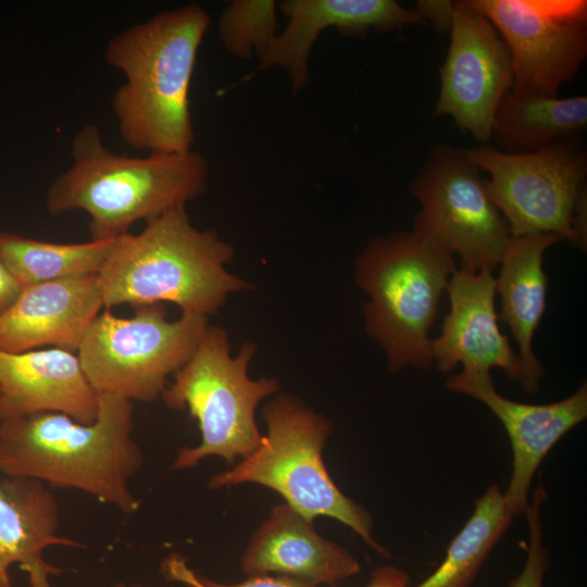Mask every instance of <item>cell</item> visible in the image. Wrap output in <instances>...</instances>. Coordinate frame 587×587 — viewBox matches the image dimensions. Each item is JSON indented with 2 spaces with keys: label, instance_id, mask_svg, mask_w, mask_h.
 Segmentation results:
<instances>
[{
  "label": "cell",
  "instance_id": "5bb4252c",
  "mask_svg": "<svg viewBox=\"0 0 587 587\" xmlns=\"http://www.w3.org/2000/svg\"><path fill=\"white\" fill-rule=\"evenodd\" d=\"M447 292L449 312L440 334L430 340L433 364L441 373H449L458 364L463 365L464 372L476 373L499 367L510 379L519 382V355L498 325L494 272H469L453 266Z\"/></svg>",
  "mask_w": 587,
  "mask_h": 587
},
{
  "label": "cell",
  "instance_id": "cb8c5ba5",
  "mask_svg": "<svg viewBox=\"0 0 587 587\" xmlns=\"http://www.w3.org/2000/svg\"><path fill=\"white\" fill-rule=\"evenodd\" d=\"M274 0H235L217 22L220 41L234 57L262 63L271 52L280 29Z\"/></svg>",
  "mask_w": 587,
  "mask_h": 587
},
{
  "label": "cell",
  "instance_id": "ffe728a7",
  "mask_svg": "<svg viewBox=\"0 0 587 587\" xmlns=\"http://www.w3.org/2000/svg\"><path fill=\"white\" fill-rule=\"evenodd\" d=\"M564 241L557 234L511 236L499 262L496 294L500 296L498 320L504 322L519 348V384L536 392L545 370L533 350V338L546 309L548 278L542 267L545 251Z\"/></svg>",
  "mask_w": 587,
  "mask_h": 587
},
{
  "label": "cell",
  "instance_id": "ba28073f",
  "mask_svg": "<svg viewBox=\"0 0 587 587\" xmlns=\"http://www.w3.org/2000/svg\"><path fill=\"white\" fill-rule=\"evenodd\" d=\"M208 326V317L200 315L168 321L163 303L137 307L130 317L105 309L76 352L99 396L151 402L190 359Z\"/></svg>",
  "mask_w": 587,
  "mask_h": 587
},
{
  "label": "cell",
  "instance_id": "484cf974",
  "mask_svg": "<svg viewBox=\"0 0 587 587\" xmlns=\"http://www.w3.org/2000/svg\"><path fill=\"white\" fill-rule=\"evenodd\" d=\"M161 573L167 580L178 583L183 587H319L277 575L249 576L237 584L220 583L191 569L187 560L179 554L166 557L161 564Z\"/></svg>",
  "mask_w": 587,
  "mask_h": 587
},
{
  "label": "cell",
  "instance_id": "4316f807",
  "mask_svg": "<svg viewBox=\"0 0 587 587\" xmlns=\"http://www.w3.org/2000/svg\"><path fill=\"white\" fill-rule=\"evenodd\" d=\"M423 20L439 33L450 32L453 21L454 1L419 0L413 9Z\"/></svg>",
  "mask_w": 587,
  "mask_h": 587
},
{
  "label": "cell",
  "instance_id": "44dd1931",
  "mask_svg": "<svg viewBox=\"0 0 587 587\" xmlns=\"http://www.w3.org/2000/svg\"><path fill=\"white\" fill-rule=\"evenodd\" d=\"M587 125V97H546L510 89L491 124L497 149L511 154L539 151L578 139Z\"/></svg>",
  "mask_w": 587,
  "mask_h": 587
},
{
  "label": "cell",
  "instance_id": "7402d4cb",
  "mask_svg": "<svg viewBox=\"0 0 587 587\" xmlns=\"http://www.w3.org/2000/svg\"><path fill=\"white\" fill-rule=\"evenodd\" d=\"M115 239L58 243L0 232V258L22 288L95 275L107 261Z\"/></svg>",
  "mask_w": 587,
  "mask_h": 587
},
{
  "label": "cell",
  "instance_id": "f546056e",
  "mask_svg": "<svg viewBox=\"0 0 587 587\" xmlns=\"http://www.w3.org/2000/svg\"><path fill=\"white\" fill-rule=\"evenodd\" d=\"M22 291V286L0 258V315L12 307Z\"/></svg>",
  "mask_w": 587,
  "mask_h": 587
},
{
  "label": "cell",
  "instance_id": "2e32d148",
  "mask_svg": "<svg viewBox=\"0 0 587 587\" xmlns=\"http://www.w3.org/2000/svg\"><path fill=\"white\" fill-rule=\"evenodd\" d=\"M57 412L83 424L96 421L99 395L76 351L62 348L0 351V422Z\"/></svg>",
  "mask_w": 587,
  "mask_h": 587
},
{
  "label": "cell",
  "instance_id": "d4e9b609",
  "mask_svg": "<svg viewBox=\"0 0 587 587\" xmlns=\"http://www.w3.org/2000/svg\"><path fill=\"white\" fill-rule=\"evenodd\" d=\"M541 479L535 487L532 501L524 512L528 524V544L526 561L522 571L510 583L509 587H544L545 574L549 567L550 555L542 544L541 507L547 499Z\"/></svg>",
  "mask_w": 587,
  "mask_h": 587
},
{
  "label": "cell",
  "instance_id": "8fae6325",
  "mask_svg": "<svg viewBox=\"0 0 587 587\" xmlns=\"http://www.w3.org/2000/svg\"><path fill=\"white\" fill-rule=\"evenodd\" d=\"M510 52L516 91L558 97L587 57L586 0H469Z\"/></svg>",
  "mask_w": 587,
  "mask_h": 587
},
{
  "label": "cell",
  "instance_id": "277c9868",
  "mask_svg": "<svg viewBox=\"0 0 587 587\" xmlns=\"http://www.w3.org/2000/svg\"><path fill=\"white\" fill-rule=\"evenodd\" d=\"M233 258L228 242L195 227L186 205L177 207L116 238L97 274L104 309L171 302L182 314L208 317L229 294L250 288L225 268Z\"/></svg>",
  "mask_w": 587,
  "mask_h": 587
},
{
  "label": "cell",
  "instance_id": "83f0119b",
  "mask_svg": "<svg viewBox=\"0 0 587 587\" xmlns=\"http://www.w3.org/2000/svg\"><path fill=\"white\" fill-rule=\"evenodd\" d=\"M571 227L574 236L573 247L586 251L587 248V187L583 186L575 202Z\"/></svg>",
  "mask_w": 587,
  "mask_h": 587
},
{
  "label": "cell",
  "instance_id": "7a4b0ae2",
  "mask_svg": "<svg viewBox=\"0 0 587 587\" xmlns=\"http://www.w3.org/2000/svg\"><path fill=\"white\" fill-rule=\"evenodd\" d=\"M133 402L99 396L95 422L46 412L0 422V473L83 491L125 514L140 501L130 480L143 465Z\"/></svg>",
  "mask_w": 587,
  "mask_h": 587
},
{
  "label": "cell",
  "instance_id": "52a82bcc",
  "mask_svg": "<svg viewBox=\"0 0 587 587\" xmlns=\"http://www.w3.org/2000/svg\"><path fill=\"white\" fill-rule=\"evenodd\" d=\"M255 349L254 344L246 342L232 357L226 330L208 326L190 359L174 374L161 395L162 401L168 409L188 410L198 422L201 440L195 447L178 449L173 471L195 467L209 457L233 463L259 446L262 435L254 419L255 408L279 390V383L276 378L248 376Z\"/></svg>",
  "mask_w": 587,
  "mask_h": 587
},
{
  "label": "cell",
  "instance_id": "8992f818",
  "mask_svg": "<svg viewBox=\"0 0 587 587\" xmlns=\"http://www.w3.org/2000/svg\"><path fill=\"white\" fill-rule=\"evenodd\" d=\"M454 266L412 232L371 240L355 261V282L367 295L365 330L385 351L388 371L433 365L429 332Z\"/></svg>",
  "mask_w": 587,
  "mask_h": 587
},
{
  "label": "cell",
  "instance_id": "d6986e66",
  "mask_svg": "<svg viewBox=\"0 0 587 587\" xmlns=\"http://www.w3.org/2000/svg\"><path fill=\"white\" fill-rule=\"evenodd\" d=\"M59 503L43 483L24 477L0 480V587H14L10 569L17 565L28 587H54L52 579L63 570L45 559L53 546L82 548L59 535Z\"/></svg>",
  "mask_w": 587,
  "mask_h": 587
},
{
  "label": "cell",
  "instance_id": "9a60e30c",
  "mask_svg": "<svg viewBox=\"0 0 587 587\" xmlns=\"http://www.w3.org/2000/svg\"><path fill=\"white\" fill-rule=\"evenodd\" d=\"M288 22L275 43L252 72L279 67L288 74L294 93L309 82V61L317 37L326 28L364 38L371 30L390 33L424 24L414 10L395 0H283L277 3Z\"/></svg>",
  "mask_w": 587,
  "mask_h": 587
},
{
  "label": "cell",
  "instance_id": "4dcf8cb0",
  "mask_svg": "<svg viewBox=\"0 0 587 587\" xmlns=\"http://www.w3.org/2000/svg\"><path fill=\"white\" fill-rule=\"evenodd\" d=\"M112 587H149V586H142V585H133V586H130V585H126L124 583H118V584L113 585Z\"/></svg>",
  "mask_w": 587,
  "mask_h": 587
},
{
  "label": "cell",
  "instance_id": "f1b7e54d",
  "mask_svg": "<svg viewBox=\"0 0 587 587\" xmlns=\"http://www.w3.org/2000/svg\"><path fill=\"white\" fill-rule=\"evenodd\" d=\"M410 577L407 572L395 565H383L375 569L364 587H408Z\"/></svg>",
  "mask_w": 587,
  "mask_h": 587
},
{
  "label": "cell",
  "instance_id": "ac0fdd59",
  "mask_svg": "<svg viewBox=\"0 0 587 587\" xmlns=\"http://www.w3.org/2000/svg\"><path fill=\"white\" fill-rule=\"evenodd\" d=\"M240 567L249 576L274 574L316 586H335L361 570L348 550L320 535L313 520L286 502L252 534Z\"/></svg>",
  "mask_w": 587,
  "mask_h": 587
},
{
  "label": "cell",
  "instance_id": "e0dca14e",
  "mask_svg": "<svg viewBox=\"0 0 587 587\" xmlns=\"http://www.w3.org/2000/svg\"><path fill=\"white\" fill-rule=\"evenodd\" d=\"M102 309L97 274L23 288L0 315V351L21 353L45 346L77 351Z\"/></svg>",
  "mask_w": 587,
  "mask_h": 587
},
{
  "label": "cell",
  "instance_id": "6da1fadb",
  "mask_svg": "<svg viewBox=\"0 0 587 587\" xmlns=\"http://www.w3.org/2000/svg\"><path fill=\"white\" fill-rule=\"evenodd\" d=\"M210 25L203 7L187 4L159 12L109 40L105 61L124 76L112 110L127 146L148 153L192 150L190 85Z\"/></svg>",
  "mask_w": 587,
  "mask_h": 587
},
{
  "label": "cell",
  "instance_id": "3957f363",
  "mask_svg": "<svg viewBox=\"0 0 587 587\" xmlns=\"http://www.w3.org/2000/svg\"><path fill=\"white\" fill-rule=\"evenodd\" d=\"M72 163L47 190V210H82L91 239H115L139 221L153 220L199 197L208 163L193 150L132 158L108 149L99 128L82 126L71 143Z\"/></svg>",
  "mask_w": 587,
  "mask_h": 587
},
{
  "label": "cell",
  "instance_id": "5b68a950",
  "mask_svg": "<svg viewBox=\"0 0 587 587\" xmlns=\"http://www.w3.org/2000/svg\"><path fill=\"white\" fill-rule=\"evenodd\" d=\"M263 419L266 434L259 446L232 469L212 476L209 488L246 483L267 487L308 519L333 517L350 527L380 557L390 558L373 536L371 513L337 487L324 464L323 449L333 430L330 422L287 394L265 404Z\"/></svg>",
  "mask_w": 587,
  "mask_h": 587
},
{
  "label": "cell",
  "instance_id": "30bf717a",
  "mask_svg": "<svg viewBox=\"0 0 587 587\" xmlns=\"http://www.w3.org/2000/svg\"><path fill=\"white\" fill-rule=\"evenodd\" d=\"M463 152L488 173L489 196L511 236L557 234L573 246L572 214L587 175V152L578 139L523 154L486 143Z\"/></svg>",
  "mask_w": 587,
  "mask_h": 587
},
{
  "label": "cell",
  "instance_id": "9c48e42d",
  "mask_svg": "<svg viewBox=\"0 0 587 587\" xmlns=\"http://www.w3.org/2000/svg\"><path fill=\"white\" fill-rule=\"evenodd\" d=\"M409 190L421 205L412 230L416 238L444 254L459 255L461 270L494 272L511 234L482 171L463 150L434 146Z\"/></svg>",
  "mask_w": 587,
  "mask_h": 587
},
{
  "label": "cell",
  "instance_id": "7c38bea8",
  "mask_svg": "<svg viewBox=\"0 0 587 587\" xmlns=\"http://www.w3.org/2000/svg\"><path fill=\"white\" fill-rule=\"evenodd\" d=\"M439 77L434 116H450L477 141H488L497 108L512 88L513 70L505 42L469 0L454 1L450 43Z\"/></svg>",
  "mask_w": 587,
  "mask_h": 587
},
{
  "label": "cell",
  "instance_id": "4fadbf2b",
  "mask_svg": "<svg viewBox=\"0 0 587 587\" xmlns=\"http://www.w3.org/2000/svg\"><path fill=\"white\" fill-rule=\"evenodd\" d=\"M446 388L484 403L503 425L512 448V473L503 495L511 515L524 514L533 478L546 454L587 417V385L571 396L547 404L517 402L501 396L490 372L461 371L448 378Z\"/></svg>",
  "mask_w": 587,
  "mask_h": 587
},
{
  "label": "cell",
  "instance_id": "603a6c76",
  "mask_svg": "<svg viewBox=\"0 0 587 587\" xmlns=\"http://www.w3.org/2000/svg\"><path fill=\"white\" fill-rule=\"evenodd\" d=\"M512 519L499 485L492 484L475 501L471 516L449 544L438 567L408 587H470Z\"/></svg>",
  "mask_w": 587,
  "mask_h": 587
}]
</instances>
